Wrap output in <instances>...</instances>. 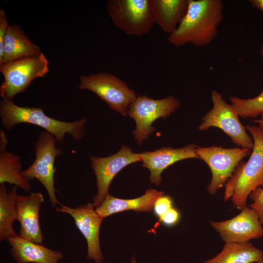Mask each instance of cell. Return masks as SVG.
<instances>
[{"mask_svg": "<svg viewBox=\"0 0 263 263\" xmlns=\"http://www.w3.org/2000/svg\"><path fill=\"white\" fill-rule=\"evenodd\" d=\"M221 0H188L186 16L168 41L176 47L191 44L197 47L210 44L218 33L224 19Z\"/></svg>", "mask_w": 263, "mask_h": 263, "instance_id": "1", "label": "cell"}, {"mask_svg": "<svg viewBox=\"0 0 263 263\" xmlns=\"http://www.w3.org/2000/svg\"><path fill=\"white\" fill-rule=\"evenodd\" d=\"M253 141L252 151L246 162L241 161L225 185L224 200L230 199L241 210L246 207L250 194L263 187V126L247 125Z\"/></svg>", "mask_w": 263, "mask_h": 263, "instance_id": "2", "label": "cell"}, {"mask_svg": "<svg viewBox=\"0 0 263 263\" xmlns=\"http://www.w3.org/2000/svg\"><path fill=\"white\" fill-rule=\"evenodd\" d=\"M0 116L1 124L7 130L20 123L31 124L43 128L59 142L64 140L66 133L78 141L85 132V118L72 122L61 121L47 116L40 108L20 107L7 100L0 102Z\"/></svg>", "mask_w": 263, "mask_h": 263, "instance_id": "3", "label": "cell"}, {"mask_svg": "<svg viewBox=\"0 0 263 263\" xmlns=\"http://www.w3.org/2000/svg\"><path fill=\"white\" fill-rule=\"evenodd\" d=\"M49 71L48 61L42 53L0 64V71L4 77L0 86L1 97L4 100L12 101L34 79L44 76Z\"/></svg>", "mask_w": 263, "mask_h": 263, "instance_id": "4", "label": "cell"}, {"mask_svg": "<svg viewBox=\"0 0 263 263\" xmlns=\"http://www.w3.org/2000/svg\"><path fill=\"white\" fill-rule=\"evenodd\" d=\"M79 88L93 92L109 108L123 116L128 114L130 105L137 97L135 93L124 81L108 73L80 76Z\"/></svg>", "mask_w": 263, "mask_h": 263, "instance_id": "5", "label": "cell"}, {"mask_svg": "<svg viewBox=\"0 0 263 263\" xmlns=\"http://www.w3.org/2000/svg\"><path fill=\"white\" fill-rule=\"evenodd\" d=\"M107 10L113 24L129 36L147 35L154 24L150 0H109Z\"/></svg>", "mask_w": 263, "mask_h": 263, "instance_id": "6", "label": "cell"}, {"mask_svg": "<svg viewBox=\"0 0 263 263\" xmlns=\"http://www.w3.org/2000/svg\"><path fill=\"white\" fill-rule=\"evenodd\" d=\"M212 107L202 118L198 126L205 131L211 127L221 129L232 142L243 148L252 150L253 141L239 120V115L231 105L227 103L218 91L211 92Z\"/></svg>", "mask_w": 263, "mask_h": 263, "instance_id": "7", "label": "cell"}, {"mask_svg": "<svg viewBox=\"0 0 263 263\" xmlns=\"http://www.w3.org/2000/svg\"><path fill=\"white\" fill-rule=\"evenodd\" d=\"M56 140L47 132H41L35 144L36 158L27 169L22 171L23 177L29 180L36 179L45 188L52 206L60 205L56 196L54 183L55 159L61 155V150L56 146Z\"/></svg>", "mask_w": 263, "mask_h": 263, "instance_id": "8", "label": "cell"}, {"mask_svg": "<svg viewBox=\"0 0 263 263\" xmlns=\"http://www.w3.org/2000/svg\"><path fill=\"white\" fill-rule=\"evenodd\" d=\"M180 106L179 100L173 95L160 99H153L146 95H140L130 105L128 115L136 123L133 132L138 145L148 138L155 130L152 126L159 118L168 117Z\"/></svg>", "mask_w": 263, "mask_h": 263, "instance_id": "9", "label": "cell"}, {"mask_svg": "<svg viewBox=\"0 0 263 263\" xmlns=\"http://www.w3.org/2000/svg\"><path fill=\"white\" fill-rule=\"evenodd\" d=\"M196 152L211 170L212 178L207 189L210 194L214 195L225 185L237 165L250 154L251 150L241 147L227 149L215 146H198Z\"/></svg>", "mask_w": 263, "mask_h": 263, "instance_id": "10", "label": "cell"}, {"mask_svg": "<svg viewBox=\"0 0 263 263\" xmlns=\"http://www.w3.org/2000/svg\"><path fill=\"white\" fill-rule=\"evenodd\" d=\"M91 168L96 179L97 193L93 199L96 208L101 205L109 193L110 185L116 175L128 165L142 161L139 154L123 145L118 152L106 157L90 156Z\"/></svg>", "mask_w": 263, "mask_h": 263, "instance_id": "11", "label": "cell"}, {"mask_svg": "<svg viewBox=\"0 0 263 263\" xmlns=\"http://www.w3.org/2000/svg\"><path fill=\"white\" fill-rule=\"evenodd\" d=\"M57 212L70 215L76 226L86 239L87 245V257L95 263H102L104 260L99 239L100 228L103 219L95 210L92 203H89L76 207L62 204L56 207Z\"/></svg>", "mask_w": 263, "mask_h": 263, "instance_id": "12", "label": "cell"}, {"mask_svg": "<svg viewBox=\"0 0 263 263\" xmlns=\"http://www.w3.org/2000/svg\"><path fill=\"white\" fill-rule=\"evenodd\" d=\"M209 223L225 243H246L263 236V225L256 211L249 207L231 219Z\"/></svg>", "mask_w": 263, "mask_h": 263, "instance_id": "13", "label": "cell"}, {"mask_svg": "<svg viewBox=\"0 0 263 263\" xmlns=\"http://www.w3.org/2000/svg\"><path fill=\"white\" fill-rule=\"evenodd\" d=\"M197 147L192 143L178 149L164 147L153 151L139 153L143 162L142 166L150 171V182L159 186L161 183V174L168 167L180 160L199 159L196 152Z\"/></svg>", "mask_w": 263, "mask_h": 263, "instance_id": "14", "label": "cell"}, {"mask_svg": "<svg viewBox=\"0 0 263 263\" xmlns=\"http://www.w3.org/2000/svg\"><path fill=\"white\" fill-rule=\"evenodd\" d=\"M44 199L42 193L32 192L19 195L17 220L20 224L19 235L32 242L42 244L44 240L39 223V211Z\"/></svg>", "mask_w": 263, "mask_h": 263, "instance_id": "15", "label": "cell"}, {"mask_svg": "<svg viewBox=\"0 0 263 263\" xmlns=\"http://www.w3.org/2000/svg\"><path fill=\"white\" fill-rule=\"evenodd\" d=\"M10 251L16 263H58L63 258L62 252L25 239L19 234L10 238Z\"/></svg>", "mask_w": 263, "mask_h": 263, "instance_id": "16", "label": "cell"}, {"mask_svg": "<svg viewBox=\"0 0 263 263\" xmlns=\"http://www.w3.org/2000/svg\"><path fill=\"white\" fill-rule=\"evenodd\" d=\"M164 192L150 188L140 197L132 199H121L108 193L100 206L95 208L97 214L103 219L114 214L128 210L150 212L153 205Z\"/></svg>", "mask_w": 263, "mask_h": 263, "instance_id": "17", "label": "cell"}, {"mask_svg": "<svg viewBox=\"0 0 263 263\" xmlns=\"http://www.w3.org/2000/svg\"><path fill=\"white\" fill-rule=\"evenodd\" d=\"M150 3L154 23L169 35L186 16L188 0H150Z\"/></svg>", "mask_w": 263, "mask_h": 263, "instance_id": "18", "label": "cell"}, {"mask_svg": "<svg viewBox=\"0 0 263 263\" xmlns=\"http://www.w3.org/2000/svg\"><path fill=\"white\" fill-rule=\"evenodd\" d=\"M41 53L40 48L32 42L18 25L14 24L8 28L0 54V64Z\"/></svg>", "mask_w": 263, "mask_h": 263, "instance_id": "19", "label": "cell"}, {"mask_svg": "<svg viewBox=\"0 0 263 263\" xmlns=\"http://www.w3.org/2000/svg\"><path fill=\"white\" fill-rule=\"evenodd\" d=\"M8 139L3 130L0 131V184L8 183L30 191L31 186L30 180L22 174L20 158L7 150Z\"/></svg>", "mask_w": 263, "mask_h": 263, "instance_id": "20", "label": "cell"}, {"mask_svg": "<svg viewBox=\"0 0 263 263\" xmlns=\"http://www.w3.org/2000/svg\"><path fill=\"white\" fill-rule=\"evenodd\" d=\"M263 263V251L252 243H225L216 256L202 263Z\"/></svg>", "mask_w": 263, "mask_h": 263, "instance_id": "21", "label": "cell"}, {"mask_svg": "<svg viewBox=\"0 0 263 263\" xmlns=\"http://www.w3.org/2000/svg\"><path fill=\"white\" fill-rule=\"evenodd\" d=\"M18 187L7 190L5 184L0 186V241H8L17 234L13 228L17 220Z\"/></svg>", "mask_w": 263, "mask_h": 263, "instance_id": "22", "label": "cell"}, {"mask_svg": "<svg viewBox=\"0 0 263 263\" xmlns=\"http://www.w3.org/2000/svg\"><path fill=\"white\" fill-rule=\"evenodd\" d=\"M260 54L263 64V44L261 46ZM229 98L231 105L242 118H254L263 113V90L259 95L251 98L243 99L235 96Z\"/></svg>", "mask_w": 263, "mask_h": 263, "instance_id": "23", "label": "cell"}, {"mask_svg": "<svg viewBox=\"0 0 263 263\" xmlns=\"http://www.w3.org/2000/svg\"><path fill=\"white\" fill-rule=\"evenodd\" d=\"M254 122L263 126V113L261 114V118L254 120ZM249 197L252 202L249 207L256 211L263 225V187L256 189Z\"/></svg>", "mask_w": 263, "mask_h": 263, "instance_id": "24", "label": "cell"}, {"mask_svg": "<svg viewBox=\"0 0 263 263\" xmlns=\"http://www.w3.org/2000/svg\"><path fill=\"white\" fill-rule=\"evenodd\" d=\"M173 207V201L169 195H163L155 201L152 208L154 215L159 220Z\"/></svg>", "mask_w": 263, "mask_h": 263, "instance_id": "25", "label": "cell"}, {"mask_svg": "<svg viewBox=\"0 0 263 263\" xmlns=\"http://www.w3.org/2000/svg\"><path fill=\"white\" fill-rule=\"evenodd\" d=\"M180 219V213L178 210L173 207L169 209L159 220V223H161L166 226L171 227L177 225Z\"/></svg>", "mask_w": 263, "mask_h": 263, "instance_id": "26", "label": "cell"}, {"mask_svg": "<svg viewBox=\"0 0 263 263\" xmlns=\"http://www.w3.org/2000/svg\"><path fill=\"white\" fill-rule=\"evenodd\" d=\"M6 15L4 11L0 9V54L2 52L5 37L9 27Z\"/></svg>", "mask_w": 263, "mask_h": 263, "instance_id": "27", "label": "cell"}, {"mask_svg": "<svg viewBox=\"0 0 263 263\" xmlns=\"http://www.w3.org/2000/svg\"><path fill=\"white\" fill-rule=\"evenodd\" d=\"M249 1L253 7L263 13V0H250Z\"/></svg>", "mask_w": 263, "mask_h": 263, "instance_id": "28", "label": "cell"}, {"mask_svg": "<svg viewBox=\"0 0 263 263\" xmlns=\"http://www.w3.org/2000/svg\"><path fill=\"white\" fill-rule=\"evenodd\" d=\"M131 263H137L135 255H133L132 257Z\"/></svg>", "mask_w": 263, "mask_h": 263, "instance_id": "29", "label": "cell"}, {"mask_svg": "<svg viewBox=\"0 0 263 263\" xmlns=\"http://www.w3.org/2000/svg\"></svg>", "mask_w": 263, "mask_h": 263, "instance_id": "30", "label": "cell"}]
</instances>
